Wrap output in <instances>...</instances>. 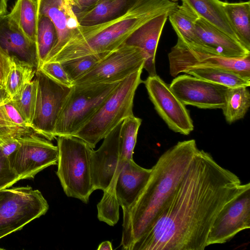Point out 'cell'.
Returning <instances> with one entry per match:
<instances>
[{
  "label": "cell",
  "instance_id": "1",
  "mask_svg": "<svg viewBox=\"0 0 250 250\" xmlns=\"http://www.w3.org/2000/svg\"><path fill=\"white\" fill-rule=\"evenodd\" d=\"M234 173L198 149L178 185L132 250H204L221 209L247 188Z\"/></svg>",
  "mask_w": 250,
  "mask_h": 250
},
{
  "label": "cell",
  "instance_id": "2",
  "mask_svg": "<svg viewBox=\"0 0 250 250\" xmlns=\"http://www.w3.org/2000/svg\"><path fill=\"white\" fill-rule=\"evenodd\" d=\"M194 139L178 142L163 153L151 168L150 177L134 202L122 208L121 245L132 250L175 189L198 150Z\"/></svg>",
  "mask_w": 250,
  "mask_h": 250
},
{
  "label": "cell",
  "instance_id": "3",
  "mask_svg": "<svg viewBox=\"0 0 250 250\" xmlns=\"http://www.w3.org/2000/svg\"><path fill=\"white\" fill-rule=\"evenodd\" d=\"M178 5L170 0H139L120 17L92 25H80L65 45L48 62H61L111 52L124 44L142 25L159 15L170 14Z\"/></svg>",
  "mask_w": 250,
  "mask_h": 250
},
{
  "label": "cell",
  "instance_id": "4",
  "mask_svg": "<svg viewBox=\"0 0 250 250\" xmlns=\"http://www.w3.org/2000/svg\"><path fill=\"white\" fill-rule=\"evenodd\" d=\"M143 69L120 82L90 120L72 136L82 139L94 148L125 119L133 115L135 92L143 83L141 78Z\"/></svg>",
  "mask_w": 250,
  "mask_h": 250
},
{
  "label": "cell",
  "instance_id": "5",
  "mask_svg": "<svg viewBox=\"0 0 250 250\" xmlns=\"http://www.w3.org/2000/svg\"><path fill=\"white\" fill-rule=\"evenodd\" d=\"M58 169L56 174L65 194L84 203L95 188L91 172L93 148L72 136L57 137Z\"/></svg>",
  "mask_w": 250,
  "mask_h": 250
},
{
  "label": "cell",
  "instance_id": "6",
  "mask_svg": "<svg viewBox=\"0 0 250 250\" xmlns=\"http://www.w3.org/2000/svg\"><path fill=\"white\" fill-rule=\"evenodd\" d=\"M119 83L73 85L58 118L55 138L73 136L90 120Z\"/></svg>",
  "mask_w": 250,
  "mask_h": 250
},
{
  "label": "cell",
  "instance_id": "7",
  "mask_svg": "<svg viewBox=\"0 0 250 250\" xmlns=\"http://www.w3.org/2000/svg\"><path fill=\"white\" fill-rule=\"evenodd\" d=\"M47 201L29 186L0 190V239L46 213Z\"/></svg>",
  "mask_w": 250,
  "mask_h": 250
},
{
  "label": "cell",
  "instance_id": "8",
  "mask_svg": "<svg viewBox=\"0 0 250 250\" xmlns=\"http://www.w3.org/2000/svg\"><path fill=\"white\" fill-rule=\"evenodd\" d=\"M146 57L139 48L123 44L109 52L94 67L75 80L73 85L112 83L122 81L144 69Z\"/></svg>",
  "mask_w": 250,
  "mask_h": 250
},
{
  "label": "cell",
  "instance_id": "9",
  "mask_svg": "<svg viewBox=\"0 0 250 250\" xmlns=\"http://www.w3.org/2000/svg\"><path fill=\"white\" fill-rule=\"evenodd\" d=\"M169 72L173 77L196 69L219 68L238 73L250 78V55L229 58L187 46L177 40L168 54Z\"/></svg>",
  "mask_w": 250,
  "mask_h": 250
},
{
  "label": "cell",
  "instance_id": "10",
  "mask_svg": "<svg viewBox=\"0 0 250 250\" xmlns=\"http://www.w3.org/2000/svg\"><path fill=\"white\" fill-rule=\"evenodd\" d=\"M37 92L32 125L37 133L52 141L59 115L71 87L62 85L37 70Z\"/></svg>",
  "mask_w": 250,
  "mask_h": 250
},
{
  "label": "cell",
  "instance_id": "11",
  "mask_svg": "<svg viewBox=\"0 0 250 250\" xmlns=\"http://www.w3.org/2000/svg\"><path fill=\"white\" fill-rule=\"evenodd\" d=\"M18 140L20 147L8 158L20 180L33 179L42 170L57 164L58 147L49 140L35 134Z\"/></svg>",
  "mask_w": 250,
  "mask_h": 250
},
{
  "label": "cell",
  "instance_id": "12",
  "mask_svg": "<svg viewBox=\"0 0 250 250\" xmlns=\"http://www.w3.org/2000/svg\"><path fill=\"white\" fill-rule=\"evenodd\" d=\"M154 108L168 127L175 132L189 135L194 129L189 113L166 83L157 75L143 81Z\"/></svg>",
  "mask_w": 250,
  "mask_h": 250
},
{
  "label": "cell",
  "instance_id": "13",
  "mask_svg": "<svg viewBox=\"0 0 250 250\" xmlns=\"http://www.w3.org/2000/svg\"><path fill=\"white\" fill-rule=\"evenodd\" d=\"M250 227V188L240 193L219 212L209 230L207 246L226 243Z\"/></svg>",
  "mask_w": 250,
  "mask_h": 250
},
{
  "label": "cell",
  "instance_id": "14",
  "mask_svg": "<svg viewBox=\"0 0 250 250\" xmlns=\"http://www.w3.org/2000/svg\"><path fill=\"white\" fill-rule=\"evenodd\" d=\"M169 86L184 104L202 109H221L228 88L188 74L175 77Z\"/></svg>",
  "mask_w": 250,
  "mask_h": 250
},
{
  "label": "cell",
  "instance_id": "15",
  "mask_svg": "<svg viewBox=\"0 0 250 250\" xmlns=\"http://www.w3.org/2000/svg\"><path fill=\"white\" fill-rule=\"evenodd\" d=\"M121 122L104 138L101 146L91 155V172L95 190L115 188L124 165L120 159L119 136Z\"/></svg>",
  "mask_w": 250,
  "mask_h": 250
},
{
  "label": "cell",
  "instance_id": "16",
  "mask_svg": "<svg viewBox=\"0 0 250 250\" xmlns=\"http://www.w3.org/2000/svg\"><path fill=\"white\" fill-rule=\"evenodd\" d=\"M38 14L47 16L53 22L57 33L56 43L44 62L55 56L71 38L80 25L71 0H36Z\"/></svg>",
  "mask_w": 250,
  "mask_h": 250
},
{
  "label": "cell",
  "instance_id": "17",
  "mask_svg": "<svg viewBox=\"0 0 250 250\" xmlns=\"http://www.w3.org/2000/svg\"><path fill=\"white\" fill-rule=\"evenodd\" d=\"M169 14H163L149 20L134 31L125 44L136 47L145 54L146 60L144 65L149 76L157 75L155 56L158 44Z\"/></svg>",
  "mask_w": 250,
  "mask_h": 250
},
{
  "label": "cell",
  "instance_id": "18",
  "mask_svg": "<svg viewBox=\"0 0 250 250\" xmlns=\"http://www.w3.org/2000/svg\"><path fill=\"white\" fill-rule=\"evenodd\" d=\"M0 47L10 57L26 62L38 70L36 43L25 37L8 15L0 16Z\"/></svg>",
  "mask_w": 250,
  "mask_h": 250
},
{
  "label": "cell",
  "instance_id": "19",
  "mask_svg": "<svg viewBox=\"0 0 250 250\" xmlns=\"http://www.w3.org/2000/svg\"><path fill=\"white\" fill-rule=\"evenodd\" d=\"M196 34L207 51L229 58H240L250 55L239 42L221 31L203 19L195 23Z\"/></svg>",
  "mask_w": 250,
  "mask_h": 250
},
{
  "label": "cell",
  "instance_id": "20",
  "mask_svg": "<svg viewBox=\"0 0 250 250\" xmlns=\"http://www.w3.org/2000/svg\"><path fill=\"white\" fill-rule=\"evenodd\" d=\"M151 168L142 167L133 159L125 161L119 172L115 193L122 208L129 207L146 184Z\"/></svg>",
  "mask_w": 250,
  "mask_h": 250
},
{
  "label": "cell",
  "instance_id": "21",
  "mask_svg": "<svg viewBox=\"0 0 250 250\" xmlns=\"http://www.w3.org/2000/svg\"><path fill=\"white\" fill-rule=\"evenodd\" d=\"M139 0H103L86 11L76 13L80 25L89 26L120 17Z\"/></svg>",
  "mask_w": 250,
  "mask_h": 250
},
{
  "label": "cell",
  "instance_id": "22",
  "mask_svg": "<svg viewBox=\"0 0 250 250\" xmlns=\"http://www.w3.org/2000/svg\"><path fill=\"white\" fill-rule=\"evenodd\" d=\"M198 17L201 18L233 39L237 37L225 14L220 0H181Z\"/></svg>",
  "mask_w": 250,
  "mask_h": 250
},
{
  "label": "cell",
  "instance_id": "23",
  "mask_svg": "<svg viewBox=\"0 0 250 250\" xmlns=\"http://www.w3.org/2000/svg\"><path fill=\"white\" fill-rule=\"evenodd\" d=\"M35 134H38L23 119L11 99L0 104V144Z\"/></svg>",
  "mask_w": 250,
  "mask_h": 250
},
{
  "label": "cell",
  "instance_id": "24",
  "mask_svg": "<svg viewBox=\"0 0 250 250\" xmlns=\"http://www.w3.org/2000/svg\"><path fill=\"white\" fill-rule=\"evenodd\" d=\"M198 17L191 9L182 3L177 5L168 18L177 35L178 40L188 46L206 50L195 31V23Z\"/></svg>",
  "mask_w": 250,
  "mask_h": 250
},
{
  "label": "cell",
  "instance_id": "25",
  "mask_svg": "<svg viewBox=\"0 0 250 250\" xmlns=\"http://www.w3.org/2000/svg\"><path fill=\"white\" fill-rule=\"evenodd\" d=\"M223 8L229 22L239 42L250 51V1H223Z\"/></svg>",
  "mask_w": 250,
  "mask_h": 250
},
{
  "label": "cell",
  "instance_id": "26",
  "mask_svg": "<svg viewBox=\"0 0 250 250\" xmlns=\"http://www.w3.org/2000/svg\"><path fill=\"white\" fill-rule=\"evenodd\" d=\"M10 19L31 42L36 43L38 4L36 0H17L10 13Z\"/></svg>",
  "mask_w": 250,
  "mask_h": 250
},
{
  "label": "cell",
  "instance_id": "27",
  "mask_svg": "<svg viewBox=\"0 0 250 250\" xmlns=\"http://www.w3.org/2000/svg\"><path fill=\"white\" fill-rule=\"evenodd\" d=\"M250 106V93L247 87L228 88L221 108L228 123L244 117Z\"/></svg>",
  "mask_w": 250,
  "mask_h": 250
},
{
  "label": "cell",
  "instance_id": "28",
  "mask_svg": "<svg viewBox=\"0 0 250 250\" xmlns=\"http://www.w3.org/2000/svg\"><path fill=\"white\" fill-rule=\"evenodd\" d=\"M186 73L228 88L248 87L250 85V78L236 72L223 68H200L190 70Z\"/></svg>",
  "mask_w": 250,
  "mask_h": 250
},
{
  "label": "cell",
  "instance_id": "29",
  "mask_svg": "<svg viewBox=\"0 0 250 250\" xmlns=\"http://www.w3.org/2000/svg\"><path fill=\"white\" fill-rule=\"evenodd\" d=\"M11 65L5 90L11 99L18 95L35 76L37 69L29 63L11 57Z\"/></svg>",
  "mask_w": 250,
  "mask_h": 250
},
{
  "label": "cell",
  "instance_id": "30",
  "mask_svg": "<svg viewBox=\"0 0 250 250\" xmlns=\"http://www.w3.org/2000/svg\"><path fill=\"white\" fill-rule=\"evenodd\" d=\"M57 40V31L53 22L47 16L38 14L36 36L38 70L55 46Z\"/></svg>",
  "mask_w": 250,
  "mask_h": 250
},
{
  "label": "cell",
  "instance_id": "31",
  "mask_svg": "<svg viewBox=\"0 0 250 250\" xmlns=\"http://www.w3.org/2000/svg\"><path fill=\"white\" fill-rule=\"evenodd\" d=\"M142 119L134 115L125 119L122 123L119 136L120 159L124 164L133 159L137 137Z\"/></svg>",
  "mask_w": 250,
  "mask_h": 250
},
{
  "label": "cell",
  "instance_id": "32",
  "mask_svg": "<svg viewBox=\"0 0 250 250\" xmlns=\"http://www.w3.org/2000/svg\"><path fill=\"white\" fill-rule=\"evenodd\" d=\"M37 92V83L34 79L18 95L11 99L14 107L25 121L31 126L35 110Z\"/></svg>",
  "mask_w": 250,
  "mask_h": 250
},
{
  "label": "cell",
  "instance_id": "33",
  "mask_svg": "<svg viewBox=\"0 0 250 250\" xmlns=\"http://www.w3.org/2000/svg\"><path fill=\"white\" fill-rule=\"evenodd\" d=\"M119 203L115 188L109 187L104 191L103 196L97 205L98 218L110 226H113L119 219Z\"/></svg>",
  "mask_w": 250,
  "mask_h": 250
},
{
  "label": "cell",
  "instance_id": "34",
  "mask_svg": "<svg viewBox=\"0 0 250 250\" xmlns=\"http://www.w3.org/2000/svg\"><path fill=\"white\" fill-rule=\"evenodd\" d=\"M108 53L90 54L61 63L68 77L73 83L94 67Z\"/></svg>",
  "mask_w": 250,
  "mask_h": 250
},
{
  "label": "cell",
  "instance_id": "35",
  "mask_svg": "<svg viewBox=\"0 0 250 250\" xmlns=\"http://www.w3.org/2000/svg\"><path fill=\"white\" fill-rule=\"evenodd\" d=\"M38 70L53 81L62 85L69 87H72L73 86L72 82L60 62H44Z\"/></svg>",
  "mask_w": 250,
  "mask_h": 250
},
{
  "label": "cell",
  "instance_id": "36",
  "mask_svg": "<svg viewBox=\"0 0 250 250\" xmlns=\"http://www.w3.org/2000/svg\"><path fill=\"white\" fill-rule=\"evenodd\" d=\"M20 180L11 168L8 157L0 148V190L9 188Z\"/></svg>",
  "mask_w": 250,
  "mask_h": 250
},
{
  "label": "cell",
  "instance_id": "37",
  "mask_svg": "<svg viewBox=\"0 0 250 250\" xmlns=\"http://www.w3.org/2000/svg\"><path fill=\"white\" fill-rule=\"evenodd\" d=\"M11 65V57L0 47V88L5 90V85Z\"/></svg>",
  "mask_w": 250,
  "mask_h": 250
},
{
  "label": "cell",
  "instance_id": "38",
  "mask_svg": "<svg viewBox=\"0 0 250 250\" xmlns=\"http://www.w3.org/2000/svg\"><path fill=\"white\" fill-rule=\"evenodd\" d=\"M73 10L76 13L86 11L94 7L103 0H71Z\"/></svg>",
  "mask_w": 250,
  "mask_h": 250
},
{
  "label": "cell",
  "instance_id": "39",
  "mask_svg": "<svg viewBox=\"0 0 250 250\" xmlns=\"http://www.w3.org/2000/svg\"><path fill=\"white\" fill-rule=\"evenodd\" d=\"M20 142L17 139H10L0 144V148L7 157L16 151L20 146Z\"/></svg>",
  "mask_w": 250,
  "mask_h": 250
},
{
  "label": "cell",
  "instance_id": "40",
  "mask_svg": "<svg viewBox=\"0 0 250 250\" xmlns=\"http://www.w3.org/2000/svg\"><path fill=\"white\" fill-rule=\"evenodd\" d=\"M11 99L6 91L0 88V104Z\"/></svg>",
  "mask_w": 250,
  "mask_h": 250
},
{
  "label": "cell",
  "instance_id": "41",
  "mask_svg": "<svg viewBox=\"0 0 250 250\" xmlns=\"http://www.w3.org/2000/svg\"><path fill=\"white\" fill-rule=\"evenodd\" d=\"M98 250H112V244L110 241H105L101 243L98 248Z\"/></svg>",
  "mask_w": 250,
  "mask_h": 250
},
{
  "label": "cell",
  "instance_id": "42",
  "mask_svg": "<svg viewBox=\"0 0 250 250\" xmlns=\"http://www.w3.org/2000/svg\"><path fill=\"white\" fill-rule=\"evenodd\" d=\"M8 0H0V16L6 15Z\"/></svg>",
  "mask_w": 250,
  "mask_h": 250
},
{
  "label": "cell",
  "instance_id": "43",
  "mask_svg": "<svg viewBox=\"0 0 250 250\" xmlns=\"http://www.w3.org/2000/svg\"><path fill=\"white\" fill-rule=\"evenodd\" d=\"M171 1H173V2H177V1L178 0H170Z\"/></svg>",
  "mask_w": 250,
  "mask_h": 250
}]
</instances>
